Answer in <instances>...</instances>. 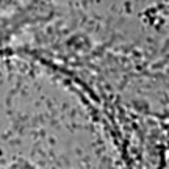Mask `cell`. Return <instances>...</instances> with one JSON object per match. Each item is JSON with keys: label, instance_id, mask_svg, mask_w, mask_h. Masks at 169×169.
Instances as JSON below:
<instances>
[{"label": "cell", "instance_id": "cell-1", "mask_svg": "<svg viewBox=\"0 0 169 169\" xmlns=\"http://www.w3.org/2000/svg\"><path fill=\"white\" fill-rule=\"evenodd\" d=\"M8 169H36V168H35L31 163L20 160V161H16V163H13V164H10Z\"/></svg>", "mask_w": 169, "mask_h": 169}]
</instances>
